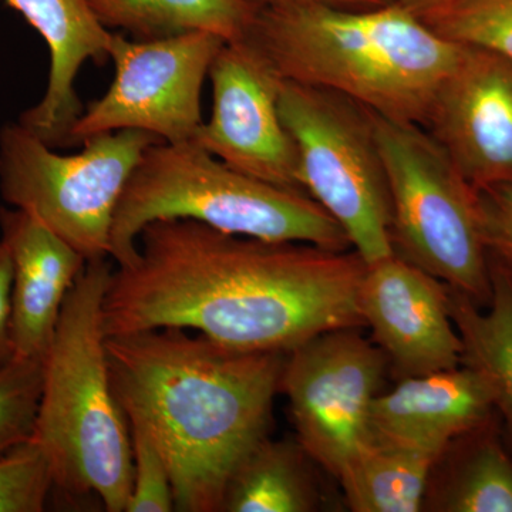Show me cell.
<instances>
[{
  "instance_id": "e0dca14e",
  "label": "cell",
  "mask_w": 512,
  "mask_h": 512,
  "mask_svg": "<svg viewBox=\"0 0 512 512\" xmlns=\"http://www.w3.org/2000/svg\"><path fill=\"white\" fill-rule=\"evenodd\" d=\"M423 511L512 512V448L497 413L444 448Z\"/></svg>"
},
{
  "instance_id": "603a6c76",
  "label": "cell",
  "mask_w": 512,
  "mask_h": 512,
  "mask_svg": "<svg viewBox=\"0 0 512 512\" xmlns=\"http://www.w3.org/2000/svg\"><path fill=\"white\" fill-rule=\"evenodd\" d=\"M43 360L13 356L0 367V457L35 433Z\"/></svg>"
},
{
  "instance_id": "44dd1931",
  "label": "cell",
  "mask_w": 512,
  "mask_h": 512,
  "mask_svg": "<svg viewBox=\"0 0 512 512\" xmlns=\"http://www.w3.org/2000/svg\"><path fill=\"white\" fill-rule=\"evenodd\" d=\"M107 29H123L137 40L187 32H210L225 42L247 36L256 8L245 0H89Z\"/></svg>"
},
{
  "instance_id": "cb8c5ba5",
  "label": "cell",
  "mask_w": 512,
  "mask_h": 512,
  "mask_svg": "<svg viewBox=\"0 0 512 512\" xmlns=\"http://www.w3.org/2000/svg\"><path fill=\"white\" fill-rule=\"evenodd\" d=\"M53 487L49 460L35 440L0 457V512L43 511Z\"/></svg>"
},
{
  "instance_id": "9c48e42d",
  "label": "cell",
  "mask_w": 512,
  "mask_h": 512,
  "mask_svg": "<svg viewBox=\"0 0 512 512\" xmlns=\"http://www.w3.org/2000/svg\"><path fill=\"white\" fill-rule=\"evenodd\" d=\"M225 40L187 32L150 40L113 33L109 49L116 76L72 130V144L97 134L140 130L168 144L191 143L204 123L201 93Z\"/></svg>"
},
{
  "instance_id": "7402d4cb",
  "label": "cell",
  "mask_w": 512,
  "mask_h": 512,
  "mask_svg": "<svg viewBox=\"0 0 512 512\" xmlns=\"http://www.w3.org/2000/svg\"><path fill=\"white\" fill-rule=\"evenodd\" d=\"M424 22L451 42L491 50L512 62V0H460Z\"/></svg>"
},
{
  "instance_id": "ffe728a7",
  "label": "cell",
  "mask_w": 512,
  "mask_h": 512,
  "mask_svg": "<svg viewBox=\"0 0 512 512\" xmlns=\"http://www.w3.org/2000/svg\"><path fill=\"white\" fill-rule=\"evenodd\" d=\"M424 448L370 440L338 477L353 512L423 511L434 463Z\"/></svg>"
},
{
  "instance_id": "6da1fadb",
  "label": "cell",
  "mask_w": 512,
  "mask_h": 512,
  "mask_svg": "<svg viewBox=\"0 0 512 512\" xmlns=\"http://www.w3.org/2000/svg\"><path fill=\"white\" fill-rule=\"evenodd\" d=\"M366 262L355 249L225 234L191 220L148 224L111 272L106 336L194 330L227 348L289 353L320 333L362 328Z\"/></svg>"
},
{
  "instance_id": "f1b7e54d",
  "label": "cell",
  "mask_w": 512,
  "mask_h": 512,
  "mask_svg": "<svg viewBox=\"0 0 512 512\" xmlns=\"http://www.w3.org/2000/svg\"><path fill=\"white\" fill-rule=\"evenodd\" d=\"M394 2L399 3L403 8L410 10L414 15L424 20L429 16L436 15V13L443 12L450 6L456 5L460 0H394Z\"/></svg>"
},
{
  "instance_id": "d6986e66",
  "label": "cell",
  "mask_w": 512,
  "mask_h": 512,
  "mask_svg": "<svg viewBox=\"0 0 512 512\" xmlns=\"http://www.w3.org/2000/svg\"><path fill=\"white\" fill-rule=\"evenodd\" d=\"M315 461L298 440L266 437L244 458L222 498V512H312L320 508Z\"/></svg>"
},
{
  "instance_id": "9a60e30c",
  "label": "cell",
  "mask_w": 512,
  "mask_h": 512,
  "mask_svg": "<svg viewBox=\"0 0 512 512\" xmlns=\"http://www.w3.org/2000/svg\"><path fill=\"white\" fill-rule=\"evenodd\" d=\"M18 10L45 39L50 52L49 83L37 106L20 117V124L47 146L69 147L72 130L82 116V101L74 83L87 60L110 59L113 32L90 8L89 0H2Z\"/></svg>"
},
{
  "instance_id": "7a4b0ae2",
  "label": "cell",
  "mask_w": 512,
  "mask_h": 512,
  "mask_svg": "<svg viewBox=\"0 0 512 512\" xmlns=\"http://www.w3.org/2000/svg\"><path fill=\"white\" fill-rule=\"evenodd\" d=\"M106 348L121 409L163 450L175 511L220 512L232 474L271 433L288 353L177 328L107 336Z\"/></svg>"
},
{
  "instance_id": "8fae6325",
  "label": "cell",
  "mask_w": 512,
  "mask_h": 512,
  "mask_svg": "<svg viewBox=\"0 0 512 512\" xmlns=\"http://www.w3.org/2000/svg\"><path fill=\"white\" fill-rule=\"evenodd\" d=\"M212 111L192 143L266 183L303 191L295 141L279 114L282 79L247 40L225 43L211 64Z\"/></svg>"
},
{
  "instance_id": "5bb4252c",
  "label": "cell",
  "mask_w": 512,
  "mask_h": 512,
  "mask_svg": "<svg viewBox=\"0 0 512 512\" xmlns=\"http://www.w3.org/2000/svg\"><path fill=\"white\" fill-rule=\"evenodd\" d=\"M2 241L13 265L15 356L45 360L64 302L87 261L35 215L0 208Z\"/></svg>"
},
{
  "instance_id": "83f0119b",
  "label": "cell",
  "mask_w": 512,
  "mask_h": 512,
  "mask_svg": "<svg viewBox=\"0 0 512 512\" xmlns=\"http://www.w3.org/2000/svg\"><path fill=\"white\" fill-rule=\"evenodd\" d=\"M256 9L289 8V6L323 5L345 9H369L394 0H245Z\"/></svg>"
},
{
  "instance_id": "2e32d148",
  "label": "cell",
  "mask_w": 512,
  "mask_h": 512,
  "mask_svg": "<svg viewBox=\"0 0 512 512\" xmlns=\"http://www.w3.org/2000/svg\"><path fill=\"white\" fill-rule=\"evenodd\" d=\"M495 414L487 384L466 365L406 377L380 393L370 413L372 439L441 454L461 434Z\"/></svg>"
},
{
  "instance_id": "d4e9b609",
  "label": "cell",
  "mask_w": 512,
  "mask_h": 512,
  "mask_svg": "<svg viewBox=\"0 0 512 512\" xmlns=\"http://www.w3.org/2000/svg\"><path fill=\"white\" fill-rule=\"evenodd\" d=\"M127 420L133 474L126 512L175 511L173 481L163 450L141 421Z\"/></svg>"
},
{
  "instance_id": "8992f818",
  "label": "cell",
  "mask_w": 512,
  "mask_h": 512,
  "mask_svg": "<svg viewBox=\"0 0 512 512\" xmlns=\"http://www.w3.org/2000/svg\"><path fill=\"white\" fill-rule=\"evenodd\" d=\"M392 200L393 252L477 305L490 301L478 191L420 124L375 114Z\"/></svg>"
},
{
  "instance_id": "277c9868",
  "label": "cell",
  "mask_w": 512,
  "mask_h": 512,
  "mask_svg": "<svg viewBox=\"0 0 512 512\" xmlns=\"http://www.w3.org/2000/svg\"><path fill=\"white\" fill-rule=\"evenodd\" d=\"M113 268L87 262L64 302L43 360V386L32 439L45 451L53 483L73 497L94 495L107 512H126L131 436L111 383L103 299Z\"/></svg>"
},
{
  "instance_id": "3957f363",
  "label": "cell",
  "mask_w": 512,
  "mask_h": 512,
  "mask_svg": "<svg viewBox=\"0 0 512 512\" xmlns=\"http://www.w3.org/2000/svg\"><path fill=\"white\" fill-rule=\"evenodd\" d=\"M242 40L281 79L322 87L377 116L420 126L463 50L397 2L369 9H258Z\"/></svg>"
},
{
  "instance_id": "4316f807",
  "label": "cell",
  "mask_w": 512,
  "mask_h": 512,
  "mask_svg": "<svg viewBox=\"0 0 512 512\" xmlns=\"http://www.w3.org/2000/svg\"><path fill=\"white\" fill-rule=\"evenodd\" d=\"M12 284V258L5 242L0 239V367L15 356L12 336Z\"/></svg>"
},
{
  "instance_id": "ac0fdd59",
  "label": "cell",
  "mask_w": 512,
  "mask_h": 512,
  "mask_svg": "<svg viewBox=\"0 0 512 512\" xmlns=\"http://www.w3.org/2000/svg\"><path fill=\"white\" fill-rule=\"evenodd\" d=\"M490 278L487 305H477L447 285L448 301L463 342V365L483 377L512 448V275L490 259Z\"/></svg>"
},
{
  "instance_id": "5b68a950",
  "label": "cell",
  "mask_w": 512,
  "mask_h": 512,
  "mask_svg": "<svg viewBox=\"0 0 512 512\" xmlns=\"http://www.w3.org/2000/svg\"><path fill=\"white\" fill-rule=\"evenodd\" d=\"M191 220L225 234L353 249L342 227L306 192L241 173L195 143L148 147L121 194L110 234V258L133 262L148 224Z\"/></svg>"
},
{
  "instance_id": "ba28073f",
  "label": "cell",
  "mask_w": 512,
  "mask_h": 512,
  "mask_svg": "<svg viewBox=\"0 0 512 512\" xmlns=\"http://www.w3.org/2000/svg\"><path fill=\"white\" fill-rule=\"evenodd\" d=\"M154 134L120 130L83 140L60 156L22 124L0 130L3 200L35 215L87 262L110 258V234L121 194Z\"/></svg>"
},
{
  "instance_id": "484cf974",
  "label": "cell",
  "mask_w": 512,
  "mask_h": 512,
  "mask_svg": "<svg viewBox=\"0 0 512 512\" xmlns=\"http://www.w3.org/2000/svg\"><path fill=\"white\" fill-rule=\"evenodd\" d=\"M477 191L488 258L512 275V184Z\"/></svg>"
},
{
  "instance_id": "52a82bcc",
  "label": "cell",
  "mask_w": 512,
  "mask_h": 512,
  "mask_svg": "<svg viewBox=\"0 0 512 512\" xmlns=\"http://www.w3.org/2000/svg\"><path fill=\"white\" fill-rule=\"evenodd\" d=\"M278 107L298 150L303 191L338 222L367 265L393 255L375 113L342 94L284 79Z\"/></svg>"
},
{
  "instance_id": "30bf717a",
  "label": "cell",
  "mask_w": 512,
  "mask_h": 512,
  "mask_svg": "<svg viewBox=\"0 0 512 512\" xmlns=\"http://www.w3.org/2000/svg\"><path fill=\"white\" fill-rule=\"evenodd\" d=\"M357 329L329 330L296 346L281 377L296 440L336 480L372 440L370 413L389 367Z\"/></svg>"
},
{
  "instance_id": "7c38bea8",
  "label": "cell",
  "mask_w": 512,
  "mask_h": 512,
  "mask_svg": "<svg viewBox=\"0 0 512 512\" xmlns=\"http://www.w3.org/2000/svg\"><path fill=\"white\" fill-rule=\"evenodd\" d=\"M424 128L476 190L512 184V62L463 46Z\"/></svg>"
},
{
  "instance_id": "4fadbf2b",
  "label": "cell",
  "mask_w": 512,
  "mask_h": 512,
  "mask_svg": "<svg viewBox=\"0 0 512 512\" xmlns=\"http://www.w3.org/2000/svg\"><path fill=\"white\" fill-rule=\"evenodd\" d=\"M359 311L397 379L463 365L448 286L399 255L366 266Z\"/></svg>"
}]
</instances>
